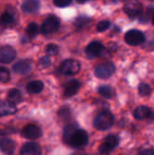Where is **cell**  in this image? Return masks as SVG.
<instances>
[{
  "label": "cell",
  "mask_w": 154,
  "mask_h": 155,
  "mask_svg": "<svg viewBox=\"0 0 154 155\" xmlns=\"http://www.w3.org/2000/svg\"><path fill=\"white\" fill-rule=\"evenodd\" d=\"M113 122H114L113 115L109 111L103 110L96 115L93 121V125L97 130L104 131L111 128L113 124Z\"/></svg>",
  "instance_id": "1"
},
{
  "label": "cell",
  "mask_w": 154,
  "mask_h": 155,
  "mask_svg": "<svg viewBox=\"0 0 154 155\" xmlns=\"http://www.w3.org/2000/svg\"><path fill=\"white\" fill-rule=\"evenodd\" d=\"M69 145L74 147V148H80L84 147L88 143V135L87 133L84 130L81 129H75L74 133L71 134L69 140L67 143Z\"/></svg>",
  "instance_id": "2"
},
{
  "label": "cell",
  "mask_w": 154,
  "mask_h": 155,
  "mask_svg": "<svg viewBox=\"0 0 154 155\" xmlns=\"http://www.w3.org/2000/svg\"><path fill=\"white\" fill-rule=\"evenodd\" d=\"M59 25H60L59 19L54 15H51L44 21L41 27V33L43 35L53 34L59 28Z\"/></svg>",
  "instance_id": "3"
},
{
  "label": "cell",
  "mask_w": 154,
  "mask_h": 155,
  "mask_svg": "<svg viewBox=\"0 0 154 155\" xmlns=\"http://www.w3.org/2000/svg\"><path fill=\"white\" fill-rule=\"evenodd\" d=\"M115 71V66L113 63L108 62V63H103L99 64L94 71L95 75L98 78L101 79H106L109 78L110 76H112L113 74Z\"/></svg>",
  "instance_id": "4"
},
{
  "label": "cell",
  "mask_w": 154,
  "mask_h": 155,
  "mask_svg": "<svg viewBox=\"0 0 154 155\" xmlns=\"http://www.w3.org/2000/svg\"><path fill=\"white\" fill-rule=\"evenodd\" d=\"M125 42L130 45H140L145 41V36L143 32L139 30H130L125 34Z\"/></svg>",
  "instance_id": "5"
},
{
  "label": "cell",
  "mask_w": 154,
  "mask_h": 155,
  "mask_svg": "<svg viewBox=\"0 0 154 155\" xmlns=\"http://www.w3.org/2000/svg\"><path fill=\"white\" fill-rule=\"evenodd\" d=\"M119 140L115 135H109L104 139V142L100 145L99 153L102 155H109L118 145Z\"/></svg>",
  "instance_id": "6"
},
{
  "label": "cell",
  "mask_w": 154,
  "mask_h": 155,
  "mask_svg": "<svg viewBox=\"0 0 154 155\" xmlns=\"http://www.w3.org/2000/svg\"><path fill=\"white\" fill-rule=\"evenodd\" d=\"M80 68H81V65L78 61L74 60V59H68V60H65L61 64L60 71L64 74L71 75V74H77L80 71Z\"/></svg>",
  "instance_id": "7"
},
{
  "label": "cell",
  "mask_w": 154,
  "mask_h": 155,
  "mask_svg": "<svg viewBox=\"0 0 154 155\" xmlns=\"http://www.w3.org/2000/svg\"><path fill=\"white\" fill-rule=\"evenodd\" d=\"M123 10L130 17H135L141 15L143 11V7L139 0H130L125 4Z\"/></svg>",
  "instance_id": "8"
},
{
  "label": "cell",
  "mask_w": 154,
  "mask_h": 155,
  "mask_svg": "<svg viewBox=\"0 0 154 155\" xmlns=\"http://www.w3.org/2000/svg\"><path fill=\"white\" fill-rule=\"evenodd\" d=\"M133 116L137 120H149L154 122V111L146 106H139L133 111Z\"/></svg>",
  "instance_id": "9"
},
{
  "label": "cell",
  "mask_w": 154,
  "mask_h": 155,
  "mask_svg": "<svg viewBox=\"0 0 154 155\" xmlns=\"http://www.w3.org/2000/svg\"><path fill=\"white\" fill-rule=\"evenodd\" d=\"M103 52H104V47L103 44L99 41H93L90 43L85 49V53L89 58H94L96 56L102 55Z\"/></svg>",
  "instance_id": "10"
},
{
  "label": "cell",
  "mask_w": 154,
  "mask_h": 155,
  "mask_svg": "<svg viewBox=\"0 0 154 155\" xmlns=\"http://www.w3.org/2000/svg\"><path fill=\"white\" fill-rule=\"evenodd\" d=\"M16 56L15 50L9 45H5L0 48V62L3 64H9Z\"/></svg>",
  "instance_id": "11"
},
{
  "label": "cell",
  "mask_w": 154,
  "mask_h": 155,
  "mask_svg": "<svg viewBox=\"0 0 154 155\" xmlns=\"http://www.w3.org/2000/svg\"><path fill=\"white\" fill-rule=\"evenodd\" d=\"M41 130L35 124H27L22 130V135L29 140H35L41 136Z\"/></svg>",
  "instance_id": "12"
},
{
  "label": "cell",
  "mask_w": 154,
  "mask_h": 155,
  "mask_svg": "<svg viewBox=\"0 0 154 155\" xmlns=\"http://www.w3.org/2000/svg\"><path fill=\"white\" fill-rule=\"evenodd\" d=\"M32 69V62L30 60H20L13 66L15 73L19 74H25L29 73Z\"/></svg>",
  "instance_id": "13"
},
{
  "label": "cell",
  "mask_w": 154,
  "mask_h": 155,
  "mask_svg": "<svg viewBox=\"0 0 154 155\" xmlns=\"http://www.w3.org/2000/svg\"><path fill=\"white\" fill-rule=\"evenodd\" d=\"M41 148L36 143H25L20 151V155H41Z\"/></svg>",
  "instance_id": "14"
},
{
  "label": "cell",
  "mask_w": 154,
  "mask_h": 155,
  "mask_svg": "<svg viewBox=\"0 0 154 155\" xmlns=\"http://www.w3.org/2000/svg\"><path fill=\"white\" fill-rule=\"evenodd\" d=\"M40 8V2L38 0H26L22 5V10L25 14H33Z\"/></svg>",
  "instance_id": "15"
},
{
  "label": "cell",
  "mask_w": 154,
  "mask_h": 155,
  "mask_svg": "<svg viewBox=\"0 0 154 155\" xmlns=\"http://www.w3.org/2000/svg\"><path fill=\"white\" fill-rule=\"evenodd\" d=\"M16 112L15 105L9 101H2L0 102V117L14 114Z\"/></svg>",
  "instance_id": "16"
},
{
  "label": "cell",
  "mask_w": 154,
  "mask_h": 155,
  "mask_svg": "<svg viewBox=\"0 0 154 155\" xmlns=\"http://www.w3.org/2000/svg\"><path fill=\"white\" fill-rule=\"evenodd\" d=\"M15 145L13 140L8 138H1L0 139V150L5 154H12L15 151Z\"/></svg>",
  "instance_id": "17"
},
{
  "label": "cell",
  "mask_w": 154,
  "mask_h": 155,
  "mask_svg": "<svg viewBox=\"0 0 154 155\" xmlns=\"http://www.w3.org/2000/svg\"><path fill=\"white\" fill-rule=\"evenodd\" d=\"M80 86H81V84L78 81H76V80L70 81L64 88V97L69 98V97L73 96L74 94H75L78 92Z\"/></svg>",
  "instance_id": "18"
},
{
  "label": "cell",
  "mask_w": 154,
  "mask_h": 155,
  "mask_svg": "<svg viewBox=\"0 0 154 155\" xmlns=\"http://www.w3.org/2000/svg\"><path fill=\"white\" fill-rule=\"evenodd\" d=\"M43 89L44 84L41 81H32L26 86V90L29 94H38L42 92Z\"/></svg>",
  "instance_id": "19"
},
{
  "label": "cell",
  "mask_w": 154,
  "mask_h": 155,
  "mask_svg": "<svg viewBox=\"0 0 154 155\" xmlns=\"http://www.w3.org/2000/svg\"><path fill=\"white\" fill-rule=\"evenodd\" d=\"M7 96H8L9 102L13 103L14 104H19L23 101V96L17 89H11L8 92Z\"/></svg>",
  "instance_id": "20"
},
{
  "label": "cell",
  "mask_w": 154,
  "mask_h": 155,
  "mask_svg": "<svg viewBox=\"0 0 154 155\" xmlns=\"http://www.w3.org/2000/svg\"><path fill=\"white\" fill-rule=\"evenodd\" d=\"M15 22V17L10 12H5L0 17V25L3 26H7Z\"/></svg>",
  "instance_id": "21"
},
{
  "label": "cell",
  "mask_w": 154,
  "mask_h": 155,
  "mask_svg": "<svg viewBox=\"0 0 154 155\" xmlns=\"http://www.w3.org/2000/svg\"><path fill=\"white\" fill-rule=\"evenodd\" d=\"M98 93L104 98H107V99H110L113 96L114 94V91L113 89L109 86V85H103V86H100L99 89H98Z\"/></svg>",
  "instance_id": "22"
},
{
  "label": "cell",
  "mask_w": 154,
  "mask_h": 155,
  "mask_svg": "<svg viewBox=\"0 0 154 155\" xmlns=\"http://www.w3.org/2000/svg\"><path fill=\"white\" fill-rule=\"evenodd\" d=\"M154 9L152 7H148V9L146 10L145 13H141L140 15V17H139V21L141 23H147L149 20H150V17L153 14Z\"/></svg>",
  "instance_id": "23"
},
{
  "label": "cell",
  "mask_w": 154,
  "mask_h": 155,
  "mask_svg": "<svg viewBox=\"0 0 154 155\" xmlns=\"http://www.w3.org/2000/svg\"><path fill=\"white\" fill-rule=\"evenodd\" d=\"M26 33L29 37L33 38L38 34V26L35 23H30L26 27Z\"/></svg>",
  "instance_id": "24"
},
{
  "label": "cell",
  "mask_w": 154,
  "mask_h": 155,
  "mask_svg": "<svg viewBox=\"0 0 154 155\" xmlns=\"http://www.w3.org/2000/svg\"><path fill=\"white\" fill-rule=\"evenodd\" d=\"M90 23V18L87 16H79L78 18L75 19L74 21V25L80 28H83L84 26H86L87 25H89Z\"/></svg>",
  "instance_id": "25"
},
{
  "label": "cell",
  "mask_w": 154,
  "mask_h": 155,
  "mask_svg": "<svg viewBox=\"0 0 154 155\" xmlns=\"http://www.w3.org/2000/svg\"><path fill=\"white\" fill-rule=\"evenodd\" d=\"M58 116L61 120L63 121H67L70 119L71 117V112L69 110V108L67 107H63L58 111Z\"/></svg>",
  "instance_id": "26"
},
{
  "label": "cell",
  "mask_w": 154,
  "mask_h": 155,
  "mask_svg": "<svg viewBox=\"0 0 154 155\" xmlns=\"http://www.w3.org/2000/svg\"><path fill=\"white\" fill-rule=\"evenodd\" d=\"M77 129V126L75 124H70V125H67L64 129V141L65 143H67V141L69 140L71 134L74 133V131Z\"/></svg>",
  "instance_id": "27"
},
{
  "label": "cell",
  "mask_w": 154,
  "mask_h": 155,
  "mask_svg": "<svg viewBox=\"0 0 154 155\" xmlns=\"http://www.w3.org/2000/svg\"><path fill=\"white\" fill-rule=\"evenodd\" d=\"M152 92V89L150 87L149 84H145V83H142L139 86V94L142 95V96H148L150 95Z\"/></svg>",
  "instance_id": "28"
},
{
  "label": "cell",
  "mask_w": 154,
  "mask_h": 155,
  "mask_svg": "<svg viewBox=\"0 0 154 155\" xmlns=\"http://www.w3.org/2000/svg\"><path fill=\"white\" fill-rule=\"evenodd\" d=\"M9 80H10L9 71L5 67H0V82L1 83H7Z\"/></svg>",
  "instance_id": "29"
},
{
  "label": "cell",
  "mask_w": 154,
  "mask_h": 155,
  "mask_svg": "<svg viewBox=\"0 0 154 155\" xmlns=\"http://www.w3.org/2000/svg\"><path fill=\"white\" fill-rule=\"evenodd\" d=\"M59 52V48L56 45L54 44H50L47 45L45 47V53L48 55H56Z\"/></svg>",
  "instance_id": "30"
},
{
  "label": "cell",
  "mask_w": 154,
  "mask_h": 155,
  "mask_svg": "<svg viewBox=\"0 0 154 155\" xmlns=\"http://www.w3.org/2000/svg\"><path fill=\"white\" fill-rule=\"evenodd\" d=\"M111 25V23L107 20H103V21H101L97 24V31L99 32H103L105 30H107Z\"/></svg>",
  "instance_id": "31"
},
{
  "label": "cell",
  "mask_w": 154,
  "mask_h": 155,
  "mask_svg": "<svg viewBox=\"0 0 154 155\" xmlns=\"http://www.w3.org/2000/svg\"><path fill=\"white\" fill-rule=\"evenodd\" d=\"M51 64V60L48 56H44L40 59L39 63H38V66L41 68V69H44V68H47L49 67Z\"/></svg>",
  "instance_id": "32"
},
{
  "label": "cell",
  "mask_w": 154,
  "mask_h": 155,
  "mask_svg": "<svg viewBox=\"0 0 154 155\" xmlns=\"http://www.w3.org/2000/svg\"><path fill=\"white\" fill-rule=\"evenodd\" d=\"M72 0H54V4L58 7H64L70 5Z\"/></svg>",
  "instance_id": "33"
},
{
  "label": "cell",
  "mask_w": 154,
  "mask_h": 155,
  "mask_svg": "<svg viewBox=\"0 0 154 155\" xmlns=\"http://www.w3.org/2000/svg\"><path fill=\"white\" fill-rule=\"evenodd\" d=\"M15 130L12 128H5V129H1L0 128V135L1 134H10L12 133H14Z\"/></svg>",
  "instance_id": "34"
},
{
  "label": "cell",
  "mask_w": 154,
  "mask_h": 155,
  "mask_svg": "<svg viewBox=\"0 0 154 155\" xmlns=\"http://www.w3.org/2000/svg\"><path fill=\"white\" fill-rule=\"evenodd\" d=\"M151 152H152V150H150V149L143 150V151H142L138 155H151Z\"/></svg>",
  "instance_id": "35"
},
{
  "label": "cell",
  "mask_w": 154,
  "mask_h": 155,
  "mask_svg": "<svg viewBox=\"0 0 154 155\" xmlns=\"http://www.w3.org/2000/svg\"><path fill=\"white\" fill-rule=\"evenodd\" d=\"M76 2L79 3V4H83V3L86 2V0H76Z\"/></svg>",
  "instance_id": "36"
},
{
  "label": "cell",
  "mask_w": 154,
  "mask_h": 155,
  "mask_svg": "<svg viewBox=\"0 0 154 155\" xmlns=\"http://www.w3.org/2000/svg\"><path fill=\"white\" fill-rule=\"evenodd\" d=\"M73 155H87V154H84V153H74Z\"/></svg>",
  "instance_id": "37"
},
{
  "label": "cell",
  "mask_w": 154,
  "mask_h": 155,
  "mask_svg": "<svg viewBox=\"0 0 154 155\" xmlns=\"http://www.w3.org/2000/svg\"><path fill=\"white\" fill-rule=\"evenodd\" d=\"M151 155H154V150H152V152H151Z\"/></svg>",
  "instance_id": "38"
},
{
  "label": "cell",
  "mask_w": 154,
  "mask_h": 155,
  "mask_svg": "<svg viewBox=\"0 0 154 155\" xmlns=\"http://www.w3.org/2000/svg\"><path fill=\"white\" fill-rule=\"evenodd\" d=\"M152 24L154 25V15H153V16H152Z\"/></svg>",
  "instance_id": "39"
},
{
  "label": "cell",
  "mask_w": 154,
  "mask_h": 155,
  "mask_svg": "<svg viewBox=\"0 0 154 155\" xmlns=\"http://www.w3.org/2000/svg\"><path fill=\"white\" fill-rule=\"evenodd\" d=\"M149 1H154V0H149Z\"/></svg>",
  "instance_id": "40"
}]
</instances>
